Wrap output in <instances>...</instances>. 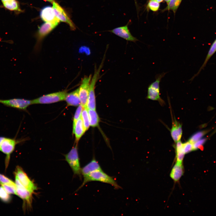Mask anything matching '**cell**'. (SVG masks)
<instances>
[{
	"label": "cell",
	"instance_id": "cell-1",
	"mask_svg": "<svg viewBox=\"0 0 216 216\" xmlns=\"http://www.w3.org/2000/svg\"><path fill=\"white\" fill-rule=\"evenodd\" d=\"M83 177L82 183L78 190L82 187L86 183L91 181H98L110 184L116 189L121 188L112 177L107 175L102 170L92 172Z\"/></svg>",
	"mask_w": 216,
	"mask_h": 216
},
{
	"label": "cell",
	"instance_id": "cell-2",
	"mask_svg": "<svg viewBox=\"0 0 216 216\" xmlns=\"http://www.w3.org/2000/svg\"><path fill=\"white\" fill-rule=\"evenodd\" d=\"M105 55L104 56L99 67L98 68L96 66L94 67V74L91 80L88 95L87 104V107L88 109L96 110L95 86L100 77V72L103 65L105 58Z\"/></svg>",
	"mask_w": 216,
	"mask_h": 216
},
{
	"label": "cell",
	"instance_id": "cell-3",
	"mask_svg": "<svg viewBox=\"0 0 216 216\" xmlns=\"http://www.w3.org/2000/svg\"><path fill=\"white\" fill-rule=\"evenodd\" d=\"M65 160L71 168L74 174L80 176L81 175L80 160L79 157L77 144L74 146L65 156Z\"/></svg>",
	"mask_w": 216,
	"mask_h": 216
},
{
	"label": "cell",
	"instance_id": "cell-4",
	"mask_svg": "<svg viewBox=\"0 0 216 216\" xmlns=\"http://www.w3.org/2000/svg\"><path fill=\"white\" fill-rule=\"evenodd\" d=\"M167 73L163 72L156 75L155 80L150 84L148 88L147 98L158 101L161 105L163 104L164 101L160 95V83L162 78Z\"/></svg>",
	"mask_w": 216,
	"mask_h": 216
},
{
	"label": "cell",
	"instance_id": "cell-5",
	"mask_svg": "<svg viewBox=\"0 0 216 216\" xmlns=\"http://www.w3.org/2000/svg\"><path fill=\"white\" fill-rule=\"evenodd\" d=\"M67 94L64 91L44 95L31 100L32 104H49L64 100Z\"/></svg>",
	"mask_w": 216,
	"mask_h": 216
},
{
	"label": "cell",
	"instance_id": "cell-6",
	"mask_svg": "<svg viewBox=\"0 0 216 216\" xmlns=\"http://www.w3.org/2000/svg\"><path fill=\"white\" fill-rule=\"evenodd\" d=\"M19 141L15 139L3 137L0 144V151L6 155L5 167L8 165L11 154L14 151Z\"/></svg>",
	"mask_w": 216,
	"mask_h": 216
},
{
	"label": "cell",
	"instance_id": "cell-7",
	"mask_svg": "<svg viewBox=\"0 0 216 216\" xmlns=\"http://www.w3.org/2000/svg\"><path fill=\"white\" fill-rule=\"evenodd\" d=\"M16 195L22 200L24 205L28 208H31L32 202V194L21 183L17 176H15Z\"/></svg>",
	"mask_w": 216,
	"mask_h": 216
},
{
	"label": "cell",
	"instance_id": "cell-8",
	"mask_svg": "<svg viewBox=\"0 0 216 216\" xmlns=\"http://www.w3.org/2000/svg\"><path fill=\"white\" fill-rule=\"evenodd\" d=\"M92 76L90 75L86 76L82 80L81 85L79 88V96L81 104L83 108H86L90 82Z\"/></svg>",
	"mask_w": 216,
	"mask_h": 216
},
{
	"label": "cell",
	"instance_id": "cell-9",
	"mask_svg": "<svg viewBox=\"0 0 216 216\" xmlns=\"http://www.w3.org/2000/svg\"><path fill=\"white\" fill-rule=\"evenodd\" d=\"M16 176L22 184L27 190L34 193L37 189L36 185L30 179L22 169L17 166L15 172Z\"/></svg>",
	"mask_w": 216,
	"mask_h": 216
},
{
	"label": "cell",
	"instance_id": "cell-10",
	"mask_svg": "<svg viewBox=\"0 0 216 216\" xmlns=\"http://www.w3.org/2000/svg\"><path fill=\"white\" fill-rule=\"evenodd\" d=\"M0 103L7 106L22 110H26L28 106L32 104L31 100L20 98L0 99Z\"/></svg>",
	"mask_w": 216,
	"mask_h": 216
},
{
	"label": "cell",
	"instance_id": "cell-11",
	"mask_svg": "<svg viewBox=\"0 0 216 216\" xmlns=\"http://www.w3.org/2000/svg\"><path fill=\"white\" fill-rule=\"evenodd\" d=\"M52 3V8L57 18L60 21L67 23L72 30H74L76 28L74 24L63 8L56 2H53Z\"/></svg>",
	"mask_w": 216,
	"mask_h": 216
},
{
	"label": "cell",
	"instance_id": "cell-12",
	"mask_svg": "<svg viewBox=\"0 0 216 216\" xmlns=\"http://www.w3.org/2000/svg\"><path fill=\"white\" fill-rule=\"evenodd\" d=\"M40 16L41 19L45 22H49L57 26L60 20L56 17L53 8L47 6L41 10Z\"/></svg>",
	"mask_w": 216,
	"mask_h": 216
},
{
	"label": "cell",
	"instance_id": "cell-13",
	"mask_svg": "<svg viewBox=\"0 0 216 216\" xmlns=\"http://www.w3.org/2000/svg\"><path fill=\"white\" fill-rule=\"evenodd\" d=\"M128 25V22L125 26L116 28L109 31L127 41L135 42L138 40L131 34Z\"/></svg>",
	"mask_w": 216,
	"mask_h": 216
},
{
	"label": "cell",
	"instance_id": "cell-14",
	"mask_svg": "<svg viewBox=\"0 0 216 216\" xmlns=\"http://www.w3.org/2000/svg\"><path fill=\"white\" fill-rule=\"evenodd\" d=\"M170 130L171 136L174 142L176 143L180 140L182 136V125L178 122L174 118Z\"/></svg>",
	"mask_w": 216,
	"mask_h": 216
},
{
	"label": "cell",
	"instance_id": "cell-15",
	"mask_svg": "<svg viewBox=\"0 0 216 216\" xmlns=\"http://www.w3.org/2000/svg\"><path fill=\"white\" fill-rule=\"evenodd\" d=\"M79 92V88L70 93H67L65 100L68 106H78L81 104Z\"/></svg>",
	"mask_w": 216,
	"mask_h": 216
},
{
	"label": "cell",
	"instance_id": "cell-16",
	"mask_svg": "<svg viewBox=\"0 0 216 216\" xmlns=\"http://www.w3.org/2000/svg\"><path fill=\"white\" fill-rule=\"evenodd\" d=\"M56 26L49 22H45L42 24L40 27L38 33L37 38L38 43L40 42Z\"/></svg>",
	"mask_w": 216,
	"mask_h": 216
},
{
	"label": "cell",
	"instance_id": "cell-17",
	"mask_svg": "<svg viewBox=\"0 0 216 216\" xmlns=\"http://www.w3.org/2000/svg\"><path fill=\"white\" fill-rule=\"evenodd\" d=\"M102 170L98 162L93 158L91 161L81 170V175L83 177L95 171Z\"/></svg>",
	"mask_w": 216,
	"mask_h": 216
},
{
	"label": "cell",
	"instance_id": "cell-18",
	"mask_svg": "<svg viewBox=\"0 0 216 216\" xmlns=\"http://www.w3.org/2000/svg\"><path fill=\"white\" fill-rule=\"evenodd\" d=\"M86 131L81 116L77 121L74 130L72 132L74 134L75 141L76 144Z\"/></svg>",
	"mask_w": 216,
	"mask_h": 216
},
{
	"label": "cell",
	"instance_id": "cell-19",
	"mask_svg": "<svg viewBox=\"0 0 216 216\" xmlns=\"http://www.w3.org/2000/svg\"><path fill=\"white\" fill-rule=\"evenodd\" d=\"M184 173L182 163H176L173 167L170 174L171 178L175 181H178Z\"/></svg>",
	"mask_w": 216,
	"mask_h": 216
},
{
	"label": "cell",
	"instance_id": "cell-20",
	"mask_svg": "<svg viewBox=\"0 0 216 216\" xmlns=\"http://www.w3.org/2000/svg\"><path fill=\"white\" fill-rule=\"evenodd\" d=\"M175 147L176 153V162L182 163L185 154L183 150V143L180 140L175 143Z\"/></svg>",
	"mask_w": 216,
	"mask_h": 216
},
{
	"label": "cell",
	"instance_id": "cell-21",
	"mask_svg": "<svg viewBox=\"0 0 216 216\" xmlns=\"http://www.w3.org/2000/svg\"><path fill=\"white\" fill-rule=\"evenodd\" d=\"M88 112L90 126L92 127L98 126L100 119L96 110L88 109Z\"/></svg>",
	"mask_w": 216,
	"mask_h": 216
},
{
	"label": "cell",
	"instance_id": "cell-22",
	"mask_svg": "<svg viewBox=\"0 0 216 216\" xmlns=\"http://www.w3.org/2000/svg\"><path fill=\"white\" fill-rule=\"evenodd\" d=\"M2 2L6 8L11 10L21 11L19 4L16 0H5Z\"/></svg>",
	"mask_w": 216,
	"mask_h": 216
},
{
	"label": "cell",
	"instance_id": "cell-23",
	"mask_svg": "<svg viewBox=\"0 0 216 216\" xmlns=\"http://www.w3.org/2000/svg\"><path fill=\"white\" fill-rule=\"evenodd\" d=\"M84 126L86 131L88 130L90 126L89 115L87 107L84 108L81 114Z\"/></svg>",
	"mask_w": 216,
	"mask_h": 216
},
{
	"label": "cell",
	"instance_id": "cell-24",
	"mask_svg": "<svg viewBox=\"0 0 216 216\" xmlns=\"http://www.w3.org/2000/svg\"><path fill=\"white\" fill-rule=\"evenodd\" d=\"M182 0H170L167 5L163 10H172L175 13L179 6Z\"/></svg>",
	"mask_w": 216,
	"mask_h": 216
},
{
	"label": "cell",
	"instance_id": "cell-25",
	"mask_svg": "<svg viewBox=\"0 0 216 216\" xmlns=\"http://www.w3.org/2000/svg\"><path fill=\"white\" fill-rule=\"evenodd\" d=\"M0 199L6 203L9 202L11 200L10 194L1 186H0Z\"/></svg>",
	"mask_w": 216,
	"mask_h": 216
},
{
	"label": "cell",
	"instance_id": "cell-26",
	"mask_svg": "<svg viewBox=\"0 0 216 216\" xmlns=\"http://www.w3.org/2000/svg\"><path fill=\"white\" fill-rule=\"evenodd\" d=\"M216 51V39L212 44L207 54L204 63L202 66L201 69L202 68L206 65L208 61L211 57Z\"/></svg>",
	"mask_w": 216,
	"mask_h": 216
},
{
	"label": "cell",
	"instance_id": "cell-27",
	"mask_svg": "<svg viewBox=\"0 0 216 216\" xmlns=\"http://www.w3.org/2000/svg\"><path fill=\"white\" fill-rule=\"evenodd\" d=\"M83 109V107L80 104L78 106V107L76 110L73 118L72 132H73L74 130L77 121L81 116L82 111Z\"/></svg>",
	"mask_w": 216,
	"mask_h": 216
},
{
	"label": "cell",
	"instance_id": "cell-28",
	"mask_svg": "<svg viewBox=\"0 0 216 216\" xmlns=\"http://www.w3.org/2000/svg\"><path fill=\"white\" fill-rule=\"evenodd\" d=\"M205 134L204 131H200L196 132L190 138L188 141L193 143L202 138Z\"/></svg>",
	"mask_w": 216,
	"mask_h": 216
},
{
	"label": "cell",
	"instance_id": "cell-29",
	"mask_svg": "<svg viewBox=\"0 0 216 216\" xmlns=\"http://www.w3.org/2000/svg\"><path fill=\"white\" fill-rule=\"evenodd\" d=\"M159 7V3L154 0H149L147 6L149 10L155 12L158 10Z\"/></svg>",
	"mask_w": 216,
	"mask_h": 216
},
{
	"label": "cell",
	"instance_id": "cell-30",
	"mask_svg": "<svg viewBox=\"0 0 216 216\" xmlns=\"http://www.w3.org/2000/svg\"><path fill=\"white\" fill-rule=\"evenodd\" d=\"M0 184L9 194H14L16 195V186L4 184Z\"/></svg>",
	"mask_w": 216,
	"mask_h": 216
},
{
	"label": "cell",
	"instance_id": "cell-31",
	"mask_svg": "<svg viewBox=\"0 0 216 216\" xmlns=\"http://www.w3.org/2000/svg\"><path fill=\"white\" fill-rule=\"evenodd\" d=\"M0 184H4L16 186L15 182L4 175L0 173Z\"/></svg>",
	"mask_w": 216,
	"mask_h": 216
},
{
	"label": "cell",
	"instance_id": "cell-32",
	"mask_svg": "<svg viewBox=\"0 0 216 216\" xmlns=\"http://www.w3.org/2000/svg\"><path fill=\"white\" fill-rule=\"evenodd\" d=\"M183 146L185 154L194 150L193 143L189 141L183 143Z\"/></svg>",
	"mask_w": 216,
	"mask_h": 216
},
{
	"label": "cell",
	"instance_id": "cell-33",
	"mask_svg": "<svg viewBox=\"0 0 216 216\" xmlns=\"http://www.w3.org/2000/svg\"><path fill=\"white\" fill-rule=\"evenodd\" d=\"M206 139L202 138L193 143L194 150L200 148L204 144Z\"/></svg>",
	"mask_w": 216,
	"mask_h": 216
},
{
	"label": "cell",
	"instance_id": "cell-34",
	"mask_svg": "<svg viewBox=\"0 0 216 216\" xmlns=\"http://www.w3.org/2000/svg\"><path fill=\"white\" fill-rule=\"evenodd\" d=\"M156 1L159 3H160L162 2L164 0H154Z\"/></svg>",
	"mask_w": 216,
	"mask_h": 216
},
{
	"label": "cell",
	"instance_id": "cell-35",
	"mask_svg": "<svg viewBox=\"0 0 216 216\" xmlns=\"http://www.w3.org/2000/svg\"><path fill=\"white\" fill-rule=\"evenodd\" d=\"M44 0L46 1H48V2H51V3H53V2H54L53 1V0Z\"/></svg>",
	"mask_w": 216,
	"mask_h": 216
},
{
	"label": "cell",
	"instance_id": "cell-36",
	"mask_svg": "<svg viewBox=\"0 0 216 216\" xmlns=\"http://www.w3.org/2000/svg\"><path fill=\"white\" fill-rule=\"evenodd\" d=\"M4 136H0V144Z\"/></svg>",
	"mask_w": 216,
	"mask_h": 216
},
{
	"label": "cell",
	"instance_id": "cell-37",
	"mask_svg": "<svg viewBox=\"0 0 216 216\" xmlns=\"http://www.w3.org/2000/svg\"><path fill=\"white\" fill-rule=\"evenodd\" d=\"M168 4L170 0H164Z\"/></svg>",
	"mask_w": 216,
	"mask_h": 216
},
{
	"label": "cell",
	"instance_id": "cell-38",
	"mask_svg": "<svg viewBox=\"0 0 216 216\" xmlns=\"http://www.w3.org/2000/svg\"><path fill=\"white\" fill-rule=\"evenodd\" d=\"M134 0L135 1V3L136 5V7H137V2L136 1V0Z\"/></svg>",
	"mask_w": 216,
	"mask_h": 216
}]
</instances>
